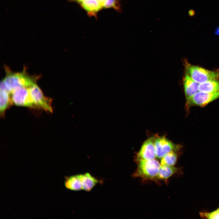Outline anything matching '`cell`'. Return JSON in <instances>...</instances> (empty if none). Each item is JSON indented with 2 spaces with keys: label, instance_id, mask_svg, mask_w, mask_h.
<instances>
[{
  "label": "cell",
  "instance_id": "6da1fadb",
  "mask_svg": "<svg viewBox=\"0 0 219 219\" xmlns=\"http://www.w3.org/2000/svg\"><path fill=\"white\" fill-rule=\"evenodd\" d=\"M6 75L3 79L11 94L18 89L25 87L28 88L36 83L37 78L28 75L23 71L21 73H13L7 68Z\"/></svg>",
  "mask_w": 219,
  "mask_h": 219
},
{
  "label": "cell",
  "instance_id": "7a4b0ae2",
  "mask_svg": "<svg viewBox=\"0 0 219 219\" xmlns=\"http://www.w3.org/2000/svg\"><path fill=\"white\" fill-rule=\"evenodd\" d=\"M185 71L194 81L199 84L214 79H219V69L209 70L201 67L192 65L187 61L184 62Z\"/></svg>",
  "mask_w": 219,
  "mask_h": 219
},
{
  "label": "cell",
  "instance_id": "3957f363",
  "mask_svg": "<svg viewBox=\"0 0 219 219\" xmlns=\"http://www.w3.org/2000/svg\"><path fill=\"white\" fill-rule=\"evenodd\" d=\"M137 166L133 176L146 180H154L157 178L161 164L155 159L137 160Z\"/></svg>",
  "mask_w": 219,
  "mask_h": 219
},
{
  "label": "cell",
  "instance_id": "277c9868",
  "mask_svg": "<svg viewBox=\"0 0 219 219\" xmlns=\"http://www.w3.org/2000/svg\"><path fill=\"white\" fill-rule=\"evenodd\" d=\"M28 89L34 108H41L50 113L53 112L51 99L44 95L36 83Z\"/></svg>",
  "mask_w": 219,
  "mask_h": 219
},
{
  "label": "cell",
  "instance_id": "5b68a950",
  "mask_svg": "<svg viewBox=\"0 0 219 219\" xmlns=\"http://www.w3.org/2000/svg\"><path fill=\"white\" fill-rule=\"evenodd\" d=\"M218 98L219 92L210 93L198 91L186 103L185 107L187 111L193 106L203 107Z\"/></svg>",
  "mask_w": 219,
  "mask_h": 219
},
{
  "label": "cell",
  "instance_id": "8992f818",
  "mask_svg": "<svg viewBox=\"0 0 219 219\" xmlns=\"http://www.w3.org/2000/svg\"><path fill=\"white\" fill-rule=\"evenodd\" d=\"M154 144L156 157L162 158L172 151H177L181 146L173 143L165 136L155 137Z\"/></svg>",
  "mask_w": 219,
  "mask_h": 219
},
{
  "label": "cell",
  "instance_id": "52a82bcc",
  "mask_svg": "<svg viewBox=\"0 0 219 219\" xmlns=\"http://www.w3.org/2000/svg\"><path fill=\"white\" fill-rule=\"evenodd\" d=\"M11 94L12 103L19 106L34 108L28 88H21L12 91Z\"/></svg>",
  "mask_w": 219,
  "mask_h": 219
},
{
  "label": "cell",
  "instance_id": "ba28073f",
  "mask_svg": "<svg viewBox=\"0 0 219 219\" xmlns=\"http://www.w3.org/2000/svg\"><path fill=\"white\" fill-rule=\"evenodd\" d=\"M154 139L155 137H151L144 142L137 153L136 160L155 159L156 156Z\"/></svg>",
  "mask_w": 219,
  "mask_h": 219
},
{
  "label": "cell",
  "instance_id": "9c48e42d",
  "mask_svg": "<svg viewBox=\"0 0 219 219\" xmlns=\"http://www.w3.org/2000/svg\"><path fill=\"white\" fill-rule=\"evenodd\" d=\"M183 83L186 99V103L199 91V84L192 79L186 72L183 78Z\"/></svg>",
  "mask_w": 219,
  "mask_h": 219
},
{
  "label": "cell",
  "instance_id": "30bf717a",
  "mask_svg": "<svg viewBox=\"0 0 219 219\" xmlns=\"http://www.w3.org/2000/svg\"><path fill=\"white\" fill-rule=\"evenodd\" d=\"M81 180L82 190L90 192L99 182L96 178L92 175L89 173L78 174Z\"/></svg>",
  "mask_w": 219,
  "mask_h": 219
},
{
  "label": "cell",
  "instance_id": "8fae6325",
  "mask_svg": "<svg viewBox=\"0 0 219 219\" xmlns=\"http://www.w3.org/2000/svg\"><path fill=\"white\" fill-rule=\"evenodd\" d=\"M64 184L65 187L70 190L78 191L82 190L78 174L65 177Z\"/></svg>",
  "mask_w": 219,
  "mask_h": 219
},
{
  "label": "cell",
  "instance_id": "7c38bea8",
  "mask_svg": "<svg viewBox=\"0 0 219 219\" xmlns=\"http://www.w3.org/2000/svg\"><path fill=\"white\" fill-rule=\"evenodd\" d=\"M198 90L205 92H219V79L212 80L199 84Z\"/></svg>",
  "mask_w": 219,
  "mask_h": 219
},
{
  "label": "cell",
  "instance_id": "4fadbf2b",
  "mask_svg": "<svg viewBox=\"0 0 219 219\" xmlns=\"http://www.w3.org/2000/svg\"><path fill=\"white\" fill-rule=\"evenodd\" d=\"M178 171V169L172 166L161 165L157 178L160 179L166 180Z\"/></svg>",
  "mask_w": 219,
  "mask_h": 219
},
{
  "label": "cell",
  "instance_id": "5bb4252c",
  "mask_svg": "<svg viewBox=\"0 0 219 219\" xmlns=\"http://www.w3.org/2000/svg\"><path fill=\"white\" fill-rule=\"evenodd\" d=\"M81 3L82 7L88 13L91 14L98 12L103 7L97 0H83Z\"/></svg>",
  "mask_w": 219,
  "mask_h": 219
},
{
  "label": "cell",
  "instance_id": "9a60e30c",
  "mask_svg": "<svg viewBox=\"0 0 219 219\" xmlns=\"http://www.w3.org/2000/svg\"><path fill=\"white\" fill-rule=\"evenodd\" d=\"M10 94L7 92L0 90V111L1 115H3L5 111L12 103Z\"/></svg>",
  "mask_w": 219,
  "mask_h": 219
},
{
  "label": "cell",
  "instance_id": "2e32d148",
  "mask_svg": "<svg viewBox=\"0 0 219 219\" xmlns=\"http://www.w3.org/2000/svg\"><path fill=\"white\" fill-rule=\"evenodd\" d=\"M177 155L174 151H172L168 153L161 158V164L172 166L177 161Z\"/></svg>",
  "mask_w": 219,
  "mask_h": 219
},
{
  "label": "cell",
  "instance_id": "e0dca14e",
  "mask_svg": "<svg viewBox=\"0 0 219 219\" xmlns=\"http://www.w3.org/2000/svg\"><path fill=\"white\" fill-rule=\"evenodd\" d=\"M200 216L203 218L219 219V208L215 210L210 212H200Z\"/></svg>",
  "mask_w": 219,
  "mask_h": 219
},
{
  "label": "cell",
  "instance_id": "ac0fdd59",
  "mask_svg": "<svg viewBox=\"0 0 219 219\" xmlns=\"http://www.w3.org/2000/svg\"><path fill=\"white\" fill-rule=\"evenodd\" d=\"M116 0H106L103 5V7L105 8H116Z\"/></svg>",
  "mask_w": 219,
  "mask_h": 219
},
{
  "label": "cell",
  "instance_id": "d6986e66",
  "mask_svg": "<svg viewBox=\"0 0 219 219\" xmlns=\"http://www.w3.org/2000/svg\"><path fill=\"white\" fill-rule=\"evenodd\" d=\"M188 14L190 16L193 17L195 14V11L193 9H190L188 11Z\"/></svg>",
  "mask_w": 219,
  "mask_h": 219
},
{
  "label": "cell",
  "instance_id": "ffe728a7",
  "mask_svg": "<svg viewBox=\"0 0 219 219\" xmlns=\"http://www.w3.org/2000/svg\"><path fill=\"white\" fill-rule=\"evenodd\" d=\"M214 33L215 35H219V26L215 27Z\"/></svg>",
  "mask_w": 219,
  "mask_h": 219
},
{
  "label": "cell",
  "instance_id": "44dd1931",
  "mask_svg": "<svg viewBox=\"0 0 219 219\" xmlns=\"http://www.w3.org/2000/svg\"><path fill=\"white\" fill-rule=\"evenodd\" d=\"M103 6L106 0H97Z\"/></svg>",
  "mask_w": 219,
  "mask_h": 219
},
{
  "label": "cell",
  "instance_id": "7402d4cb",
  "mask_svg": "<svg viewBox=\"0 0 219 219\" xmlns=\"http://www.w3.org/2000/svg\"><path fill=\"white\" fill-rule=\"evenodd\" d=\"M75 0L78 2H80V3H81L82 2V1H83V0Z\"/></svg>",
  "mask_w": 219,
  "mask_h": 219
}]
</instances>
